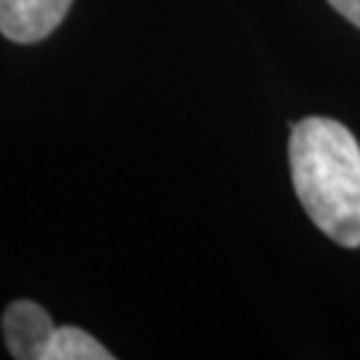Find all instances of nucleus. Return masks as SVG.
I'll return each mask as SVG.
<instances>
[{
  "instance_id": "1",
  "label": "nucleus",
  "mask_w": 360,
  "mask_h": 360,
  "mask_svg": "<svg viewBox=\"0 0 360 360\" xmlns=\"http://www.w3.org/2000/svg\"><path fill=\"white\" fill-rule=\"evenodd\" d=\"M288 163L307 217L334 243L360 245V147L331 117H304L291 126Z\"/></svg>"
},
{
  "instance_id": "2",
  "label": "nucleus",
  "mask_w": 360,
  "mask_h": 360,
  "mask_svg": "<svg viewBox=\"0 0 360 360\" xmlns=\"http://www.w3.org/2000/svg\"><path fill=\"white\" fill-rule=\"evenodd\" d=\"M72 0H0V32L13 43H38L65 22Z\"/></svg>"
},
{
  "instance_id": "3",
  "label": "nucleus",
  "mask_w": 360,
  "mask_h": 360,
  "mask_svg": "<svg viewBox=\"0 0 360 360\" xmlns=\"http://www.w3.org/2000/svg\"><path fill=\"white\" fill-rule=\"evenodd\" d=\"M56 326L38 302L19 299L3 312V339L16 360H43Z\"/></svg>"
},
{
  "instance_id": "4",
  "label": "nucleus",
  "mask_w": 360,
  "mask_h": 360,
  "mask_svg": "<svg viewBox=\"0 0 360 360\" xmlns=\"http://www.w3.org/2000/svg\"><path fill=\"white\" fill-rule=\"evenodd\" d=\"M112 352L104 349L91 334L75 326H59L46 347L43 360H110Z\"/></svg>"
},
{
  "instance_id": "5",
  "label": "nucleus",
  "mask_w": 360,
  "mask_h": 360,
  "mask_svg": "<svg viewBox=\"0 0 360 360\" xmlns=\"http://www.w3.org/2000/svg\"><path fill=\"white\" fill-rule=\"evenodd\" d=\"M328 3H331L347 22H352V25L360 30V0H328Z\"/></svg>"
}]
</instances>
